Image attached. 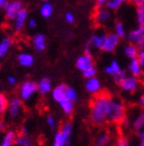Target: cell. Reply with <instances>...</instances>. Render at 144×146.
Segmentation results:
<instances>
[{
    "mask_svg": "<svg viewBox=\"0 0 144 146\" xmlns=\"http://www.w3.org/2000/svg\"><path fill=\"white\" fill-rule=\"evenodd\" d=\"M123 52H124V55H125L127 58L132 60V59H136V58H137L139 49H138L134 44L128 43L124 46Z\"/></svg>",
    "mask_w": 144,
    "mask_h": 146,
    "instance_id": "cell-22",
    "label": "cell"
},
{
    "mask_svg": "<svg viewBox=\"0 0 144 146\" xmlns=\"http://www.w3.org/2000/svg\"><path fill=\"white\" fill-rule=\"evenodd\" d=\"M137 146H144V139H139V142L137 143Z\"/></svg>",
    "mask_w": 144,
    "mask_h": 146,
    "instance_id": "cell-45",
    "label": "cell"
},
{
    "mask_svg": "<svg viewBox=\"0 0 144 146\" xmlns=\"http://www.w3.org/2000/svg\"><path fill=\"white\" fill-rule=\"evenodd\" d=\"M140 82H141L140 81V78L127 75L118 85H119L120 89L122 91H124V92H126V94H134L138 89V87H139Z\"/></svg>",
    "mask_w": 144,
    "mask_h": 146,
    "instance_id": "cell-9",
    "label": "cell"
},
{
    "mask_svg": "<svg viewBox=\"0 0 144 146\" xmlns=\"http://www.w3.org/2000/svg\"><path fill=\"white\" fill-rule=\"evenodd\" d=\"M16 136H17V133L15 131H7L5 133L4 137H3L1 143H0V146H13Z\"/></svg>",
    "mask_w": 144,
    "mask_h": 146,
    "instance_id": "cell-24",
    "label": "cell"
},
{
    "mask_svg": "<svg viewBox=\"0 0 144 146\" xmlns=\"http://www.w3.org/2000/svg\"><path fill=\"white\" fill-rule=\"evenodd\" d=\"M111 17V12L108 8H99L97 9L94 13V19L96 21V23L98 25H103L106 23L107 21L110 19Z\"/></svg>",
    "mask_w": 144,
    "mask_h": 146,
    "instance_id": "cell-15",
    "label": "cell"
},
{
    "mask_svg": "<svg viewBox=\"0 0 144 146\" xmlns=\"http://www.w3.org/2000/svg\"><path fill=\"white\" fill-rule=\"evenodd\" d=\"M136 18H137L138 25H144V4L136 6Z\"/></svg>",
    "mask_w": 144,
    "mask_h": 146,
    "instance_id": "cell-31",
    "label": "cell"
},
{
    "mask_svg": "<svg viewBox=\"0 0 144 146\" xmlns=\"http://www.w3.org/2000/svg\"><path fill=\"white\" fill-rule=\"evenodd\" d=\"M28 27H30V29H33V27H36V21L35 19H30L29 21H28Z\"/></svg>",
    "mask_w": 144,
    "mask_h": 146,
    "instance_id": "cell-41",
    "label": "cell"
},
{
    "mask_svg": "<svg viewBox=\"0 0 144 146\" xmlns=\"http://www.w3.org/2000/svg\"><path fill=\"white\" fill-rule=\"evenodd\" d=\"M140 81L143 83V85H144V73H143V75L141 76V78H140Z\"/></svg>",
    "mask_w": 144,
    "mask_h": 146,
    "instance_id": "cell-48",
    "label": "cell"
},
{
    "mask_svg": "<svg viewBox=\"0 0 144 146\" xmlns=\"http://www.w3.org/2000/svg\"><path fill=\"white\" fill-rule=\"evenodd\" d=\"M60 108H61L62 112L65 115V116H71L75 111V104L72 103L71 100H63L61 104H59Z\"/></svg>",
    "mask_w": 144,
    "mask_h": 146,
    "instance_id": "cell-27",
    "label": "cell"
},
{
    "mask_svg": "<svg viewBox=\"0 0 144 146\" xmlns=\"http://www.w3.org/2000/svg\"><path fill=\"white\" fill-rule=\"evenodd\" d=\"M127 0H108V3H107L106 7L109 10H117Z\"/></svg>",
    "mask_w": 144,
    "mask_h": 146,
    "instance_id": "cell-30",
    "label": "cell"
},
{
    "mask_svg": "<svg viewBox=\"0 0 144 146\" xmlns=\"http://www.w3.org/2000/svg\"><path fill=\"white\" fill-rule=\"evenodd\" d=\"M27 19V10L25 8H22L18 12L17 15L14 18V30L19 32L23 29L25 23Z\"/></svg>",
    "mask_w": 144,
    "mask_h": 146,
    "instance_id": "cell-19",
    "label": "cell"
},
{
    "mask_svg": "<svg viewBox=\"0 0 144 146\" xmlns=\"http://www.w3.org/2000/svg\"><path fill=\"white\" fill-rule=\"evenodd\" d=\"M8 81H9V83H10V84H12V85L16 83V79H15V77H13V76H9Z\"/></svg>",
    "mask_w": 144,
    "mask_h": 146,
    "instance_id": "cell-43",
    "label": "cell"
},
{
    "mask_svg": "<svg viewBox=\"0 0 144 146\" xmlns=\"http://www.w3.org/2000/svg\"><path fill=\"white\" fill-rule=\"evenodd\" d=\"M85 89L87 92H89L92 96H97L100 92H102V83L101 80L96 76L86 80L85 82Z\"/></svg>",
    "mask_w": 144,
    "mask_h": 146,
    "instance_id": "cell-11",
    "label": "cell"
},
{
    "mask_svg": "<svg viewBox=\"0 0 144 146\" xmlns=\"http://www.w3.org/2000/svg\"><path fill=\"white\" fill-rule=\"evenodd\" d=\"M139 108L142 111H144V94H141L139 98Z\"/></svg>",
    "mask_w": 144,
    "mask_h": 146,
    "instance_id": "cell-39",
    "label": "cell"
},
{
    "mask_svg": "<svg viewBox=\"0 0 144 146\" xmlns=\"http://www.w3.org/2000/svg\"><path fill=\"white\" fill-rule=\"evenodd\" d=\"M65 19L67 23H73L75 21V15L72 13V12H67V13L65 14Z\"/></svg>",
    "mask_w": 144,
    "mask_h": 146,
    "instance_id": "cell-38",
    "label": "cell"
},
{
    "mask_svg": "<svg viewBox=\"0 0 144 146\" xmlns=\"http://www.w3.org/2000/svg\"><path fill=\"white\" fill-rule=\"evenodd\" d=\"M126 76H127L126 72H125V71H124L123 69H122V70L120 71L119 73H117V74H116V75H115L114 77H113V79H114V81L116 82L117 84H119L120 82H121L122 80L124 79V78L126 77Z\"/></svg>",
    "mask_w": 144,
    "mask_h": 146,
    "instance_id": "cell-35",
    "label": "cell"
},
{
    "mask_svg": "<svg viewBox=\"0 0 144 146\" xmlns=\"http://www.w3.org/2000/svg\"><path fill=\"white\" fill-rule=\"evenodd\" d=\"M65 98L67 100H71L72 103H77V100L79 98V94H78V91L76 90V88L72 86H69L67 85V88H65Z\"/></svg>",
    "mask_w": 144,
    "mask_h": 146,
    "instance_id": "cell-28",
    "label": "cell"
},
{
    "mask_svg": "<svg viewBox=\"0 0 144 146\" xmlns=\"http://www.w3.org/2000/svg\"><path fill=\"white\" fill-rule=\"evenodd\" d=\"M46 124H47V126L50 128V129L54 130V129L56 128V125H58V122H56V118H54V116H52V115H48V116L46 117Z\"/></svg>",
    "mask_w": 144,
    "mask_h": 146,
    "instance_id": "cell-34",
    "label": "cell"
},
{
    "mask_svg": "<svg viewBox=\"0 0 144 146\" xmlns=\"http://www.w3.org/2000/svg\"><path fill=\"white\" fill-rule=\"evenodd\" d=\"M111 96L107 91H102L97 96H94L90 102L89 120L91 124L96 127H102L107 124Z\"/></svg>",
    "mask_w": 144,
    "mask_h": 146,
    "instance_id": "cell-1",
    "label": "cell"
},
{
    "mask_svg": "<svg viewBox=\"0 0 144 146\" xmlns=\"http://www.w3.org/2000/svg\"><path fill=\"white\" fill-rule=\"evenodd\" d=\"M37 92V85L33 81H25L19 87V98L22 102H26L33 98L34 94Z\"/></svg>",
    "mask_w": 144,
    "mask_h": 146,
    "instance_id": "cell-7",
    "label": "cell"
},
{
    "mask_svg": "<svg viewBox=\"0 0 144 146\" xmlns=\"http://www.w3.org/2000/svg\"><path fill=\"white\" fill-rule=\"evenodd\" d=\"M43 1H47V0H43Z\"/></svg>",
    "mask_w": 144,
    "mask_h": 146,
    "instance_id": "cell-49",
    "label": "cell"
},
{
    "mask_svg": "<svg viewBox=\"0 0 144 146\" xmlns=\"http://www.w3.org/2000/svg\"><path fill=\"white\" fill-rule=\"evenodd\" d=\"M105 36H106V34H103V33L94 34L91 36L88 44L90 45L91 48L96 49V50H101L103 42H104V40H105Z\"/></svg>",
    "mask_w": 144,
    "mask_h": 146,
    "instance_id": "cell-18",
    "label": "cell"
},
{
    "mask_svg": "<svg viewBox=\"0 0 144 146\" xmlns=\"http://www.w3.org/2000/svg\"><path fill=\"white\" fill-rule=\"evenodd\" d=\"M65 88H67V84L65 83H61L58 86L54 87L52 90V98L56 102V104H61L63 100H67L65 98Z\"/></svg>",
    "mask_w": 144,
    "mask_h": 146,
    "instance_id": "cell-14",
    "label": "cell"
},
{
    "mask_svg": "<svg viewBox=\"0 0 144 146\" xmlns=\"http://www.w3.org/2000/svg\"><path fill=\"white\" fill-rule=\"evenodd\" d=\"M119 42H120V38L115 33L106 34V36H105V40L103 42L101 50L106 53H113L117 49L118 45H119Z\"/></svg>",
    "mask_w": 144,
    "mask_h": 146,
    "instance_id": "cell-10",
    "label": "cell"
},
{
    "mask_svg": "<svg viewBox=\"0 0 144 146\" xmlns=\"http://www.w3.org/2000/svg\"><path fill=\"white\" fill-rule=\"evenodd\" d=\"M12 45V40L8 36L6 38H3L1 41H0V59L5 57V55L8 53L9 49Z\"/></svg>",
    "mask_w": 144,
    "mask_h": 146,
    "instance_id": "cell-26",
    "label": "cell"
},
{
    "mask_svg": "<svg viewBox=\"0 0 144 146\" xmlns=\"http://www.w3.org/2000/svg\"><path fill=\"white\" fill-rule=\"evenodd\" d=\"M128 71L130 73V75L133 76V77L136 78H141V76L143 75V69H142L141 65L138 62L137 58L136 59H132L130 60L128 64Z\"/></svg>",
    "mask_w": 144,
    "mask_h": 146,
    "instance_id": "cell-17",
    "label": "cell"
},
{
    "mask_svg": "<svg viewBox=\"0 0 144 146\" xmlns=\"http://www.w3.org/2000/svg\"><path fill=\"white\" fill-rule=\"evenodd\" d=\"M23 8V4L19 0H13L11 2H9L7 5L6 9H5V13H6V17L10 21H14L15 16L17 13Z\"/></svg>",
    "mask_w": 144,
    "mask_h": 146,
    "instance_id": "cell-13",
    "label": "cell"
},
{
    "mask_svg": "<svg viewBox=\"0 0 144 146\" xmlns=\"http://www.w3.org/2000/svg\"><path fill=\"white\" fill-rule=\"evenodd\" d=\"M130 1L133 3V4H135L136 6H137V5H140V4H144V0H130Z\"/></svg>",
    "mask_w": 144,
    "mask_h": 146,
    "instance_id": "cell-42",
    "label": "cell"
},
{
    "mask_svg": "<svg viewBox=\"0 0 144 146\" xmlns=\"http://www.w3.org/2000/svg\"><path fill=\"white\" fill-rule=\"evenodd\" d=\"M36 85H37V92H39V94H43V96H45V94L52 92V88H54V87H52V80L48 77L41 78V79L36 83Z\"/></svg>",
    "mask_w": 144,
    "mask_h": 146,
    "instance_id": "cell-16",
    "label": "cell"
},
{
    "mask_svg": "<svg viewBox=\"0 0 144 146\" xmlns=\"http://www.w3.org/2000/svg\"><path fill=\"white\" fill-rule=\"evenodd\" d=\"M94 66H95V63H94V59H93L92 55L83 54L82 56H80L76 61V67L79 69L82 73Z\"/></svg>",
    "mask_w": 144,
    "mask_h": 146,
    "instance_id": "cell-12",
    "label": "cell"
},
{
    "mask_svg": "<svg viewBox=\"0 0 144 146\" xmlns=\"http://www.w3.org/2000/svg\"><path fill=\"white\" fill-rule=\"evenodd\" d=\"M14 145L15 146H34L33 140L28 136L26 131L23 130L20 134H17L14 141Z\"/></svg>",
    "mask_w": 144,
    "mask_h": 146,
    "instance_id": "cell-20",
    "label": "cell"
},
{
    "mask_svg": "<svg viewBox=\"0 0 144 146\" xmlns=\"http://www.w3.org/2000/svg\"><path fill=\"white\" fill-rule=\"evenodd\" d=\"M137 60L139 62V64L141 65L142 69L144 71V48L140 49L139 52H138V56H137Z\"/></svg>",
    "mask_w": 144,
    "mask_h": 146,
    "instance_id": "cell-36",
    "label": "cell"
},
{
    "mask_svg": "<svg viewBox=\"0 0 144 146\" xmlns=\"http://www.w3.org/2000/svg\"><path fill=\"white\" fill-rule=\"evenodd\" d=\"M113 146H132V145H131V142L128 137L121 135V136H119L117 139L115 140V143Z\"/></svg>",
    "mask_w": 144,
    "mask_h": 146,
    "instance_id": "cell-33",
    "label": "cell"
},
{
    "mask_svg": "<svg viewBox=\"0 0 144 146\" xmlns=\"http://www.w3.org/2000/svg\"><path fill=\"white\" fill-rule=\"evenodd\" d=\"M8 3H9L8 0H0V8H1V9H6Z\"/></svg>",
    "mask_w": 144,
    "mask_h": 146,
    "instance_id": "cell-40",
    "label": "cell"
},
{
    "mask_svg": "<svg viewBox=\"0 0 144 146\" xmlns=\"http://www.w3.org/2000/svg\"><path fill=\"white\" fill-rule=\"evenodd\" d=\"M4 98H5V96H4V94H0V102H1V100H2Z\"/></svg>",
    "mask_w": 144,
    "mask_h": 146,
    "instance_id": "cell-47",
    "label": "cell"
},
{
    "mask_svg": "<svg viewBox=\"0 0 144 146\" xmlns=\"http://www.w3.org/2000/svg\"><path fill=\"white\" fill-rule=\"evenodd\" d=\"M114 135L108 129H100L93 139V146H113Z\"/></svg>",
    "mask_w": 144,
    "mask_h": 146,
    "instance_id": "cell-5",
    "label": "cell"
},
{
    "mask_svg": "<svg viewBox=\"0 0 144 146\" xmlns=\"http://www.w3.org/2000/svg\"><path fill=\"white\" fill-rule=\"evenodd\" d=\"M107 3H108V0H95V5H96V8H104L105 6H107Z\"/></svg>",
    "mask_w": 144,
    "mask_h": 146,
    "instance_id": "cell-37",
    "label": "cell"
},
{
    "mask_svg": "<svg viewBox=\"0 0 144 146\" xmlns=\"http://www.w3.org/2000/svg\"><path fill=\"white\" fill-rule=\"evenodd\" d=\"M115 34L117 35L120 39L126 36V31H125L124 25L122 23H120V21H117L115 23Z\"/></svg>",
    "mask_w": 144,
    "mask_h": 146,
    "instance_id": "cell-32",
    "label": "cell"
},
{
    "mask_svg": "<svg viewBox=\"0 0 144 146\" xmlns=\"http://www.w3.org/2000/svg\"><path fill=\"white\" fill-rule=\"evenodd\" d=\"M127 107L120 98L113 96L111 98L110 107H109L107 123L112 125H121L123 120L127 116Z\"/></svg>",
    "mask_w": 144,
    "mask_h": 146,
    "instance_id": "cell-2",
    "label": "cell"
},
{
    "mask_svg": "<svg viewBox=\"0 0 144 146\" xmlns=\"http://www.w3.org/2000/svg\"><path fill=\"white\" fill-rule=\"evenodd\" d=\"M52 12H54V8H52V5L50 4V3H45V4L41 7V14L45 18L50 17Z\"/></svg>",
    "mask_w": 144,
    "mask_h": 146,
    "instance_id": "cell-29",
    "label": "cell"
},
{
    "mask_svg": "<svg viewBox=\"0 0 144 146\" xmlns=\"http://www.w3.org/2000/svg\"><path fill=\"white\" fill-rule=\"evenodd\" d=\"M138 138H139V139H144V131L141 133V134L138 135Z\"/></svg>",
    "mask_w": 144,
    "mask_h": 146,
    "instance_id": "cell-46",
    "label": "cell"
},
{
    "mask_svg": "<svg viewBox=\"0 0 144 146\" xmlns=\"http://www.w3.org/2000/svg\"><path fill=\"white\" fill-rule=\"evenodd\" d=\"M18 63L20 64L21 66L24 67H30L33 64L34 58L31 54H28V53H20L18 55Z\"/></svg>",
    "mask_w": 144,
    "mask_h": 146,
    "instance_id": "cell-23",
    "label": "cell"
},
{
    "mask_svg": "<svg viewBox=\"0 0 144 146\" xmlns=\"http://www.w3.org/2000/svg\"><path fill=\"white\" fill-rule=\"evenodd\" d=\"M126 36L129 43L134 44L139 50L144 48V25H138L137 29L131 31Z\"/></svg>",
    "mask_w": 144,
    "mask_h": 146,
    "instance_id": "cell-8",
    "label": "cell"
},
{
    "mask_svg": "<svg viewBox=\"0 0 144 146\" xmlns=\"http://www.w3.org/2000/svg\"><path fill=\"white\" fill-rule=\"evenodd\" d=\"M127 117L130 121L131 131L138 137L144 131V111L137 107L135 110L127 111Z\"/></svg>",
    "mask_w": 144,
    "mask_h": 146,
    "instance_id": "cell-4",
    "label": "cell"
},
{
    "mask_svg": "<svg viewBox=\"0 0 144 146\" xmlns=\"http://www.w3.org/2000/svg\"><path fill=\"white\" fill-rule=\"evenodd\" d=\"M32 44L37 52H43L45 51V47H46V41H45V36L41 34H37L33 36L32 39Z\"/></svg>",
    "mask_w": 144,
    "mask_h": 146,
    "instance_id": "cell-21",
    "label": "cell"
},
{
    "mask_svg": "<svg viewBox=\"0 0 144 146\" xmlns=\"http://www.w3.org/2000/svg\"><path fill=\"white\" fill-rule=\"evenodd\" d=\"M23 111V102L20 100L19 96H13L8 100V108H7V112H8L9 118L11 120H16L17 118L20 117Z\"/></svg>",
    "mask_w": 144,
    "mask_h": 146,
    "instance_id": "cell-6",
    "label": "cell"
},
{
    "mask_svg": "<svg viewBox=\"0 0 144 146\" xmlns=\"http://www.w3.org/2000/svg\"><path fill=\"white\" fill-rule=\"evenodd\" d=\"M4 127H5L4 121H3V120H1V119H0V133H1L3 130H4Z\"/></svg>",
    "mask_w": 144,
    "mask_h": 146,
    "instance_id": "cell-44",
    "label": "cell"
},
{
    "mask_svg": "<svg viewBox=\"0 0 144 146\" xmlns=\"http://www.w3.org/2000/svg\"><path fill=\"white\" fill-rule=\"evenodd\" d=\"M73 135V124L71 122H65L56 131L54 137L52 146H69L71 144Z\"/></svg>",
    "mask_w": 144,
    "mask_h": 146,
    "instance_id": "cell-3",
    "label": "cell"
},
{
    "mask_svg": "<svg viewBox=\"0 0 144 146\" xmlns=\"http://www.w3.org/2000/svg\"><path fill=\"white\" fill-rule=\"evenodd\" d=\"M121 70H122L121 66H120V64L118 63L116 60H113V61H111V63L109 64L108 66L105 67V72H106V74L110 75L112 78L114 77L117 73H119Z\"/></svg>",
    "mask_w": 144,
    "mask_h": 146,
    "instance_id": "cell-25",
    "label": "cell"
}]
</instances>
